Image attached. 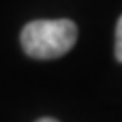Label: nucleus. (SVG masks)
Segmentation results:
<instances>
[{"label":"nucleus","mask_w":122,"mask_h":122,"mask_svg":"<svg viewBox=\"0 0 122 122\" xmlns=\"http://www.w3.org/2000/svg\"><path fill=\"white\" fill-rule=\"evenodd\" d=\"M76 42V25L67 18L33 20L24 25L20 44L25 55L40 60L66 55Z\"/></svg>","instance_id":"f257e3e1"},{"label":"nucleus","mask_w":122,"mask_h":122,"mask_svg":"<svg viewBox=\"0 0 122 122\" xmlns=\"http://www.w3.org/2000/svg\"><path fill=\"white\" fill-rule=\"evenodd\" d=\"M115 56L118 62H122V16L118 18L115 29Z\"/></svg>","instance_id":"f03ea898"},{"label":"nucleus","mask_w":122,"mask_h":122,"mask_svg":"<svg viewBox=\"0 0 122 122\" xmlns=\"http://www.w3.org/2000/svg\"><path fill=\"white\" fill-rule=\"evenodd\" d=\"M36 122H58V120H55V118H40V120H36Z\"/></svg>","instance_id":"7ed1b4c3"}]
</instances>
